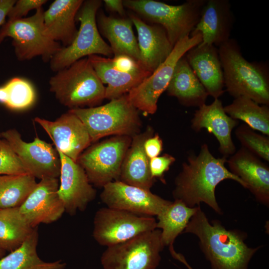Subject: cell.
<instances>
[{
  "label": "cell",
  "instance_id": "cell-35",
  "mask_svg": "<svg viewBox=\"0 0 269 269\" xmlns=\"http://www.w3.org/2000/svg\"><path fill=\"white\" fill-rule=\"evenodd\" d=\"M26 173V170L9 143L0 138V175Z\"/></svg>",
  "mask_w": 269,
  "mask_h": 269
},
{
  "label": "cell",
  "instance_id": "cell-6",
  "mask_svg": "<svg viewBox=\"0 0 269 269\" xmlns=\"http://www.w3.org/2000/svg\"><path fill=\"white\" fill-rule=\"evenodd\" d=\"M69 111L83 123L92 142L111 135L133 137L140 126L138 110L130 102L127 94L102 106Z\"/></svg>",
  "mask_w": 269,
  "mask_h": 269
},
{
  "label": "cell",
  "instance_id": "cell-14",
  "mask_svg": "<svg viewBox=\"0 0 269 269\" xmlns=\"http://www.w3.org/2000/svg\"><path fill=\"white\" fill-rule=\"evenodd\" d=\"M103 188L101 200L108 207L139 215L157 216L171 203L150 190L120 180L110 182Z\"/></svg>",
  "mask_w": 269,
  "mask_h": 269
},
{
  "label": "cell",
  "instance_id": "cell-41",
  "mask_svg": "<svg viewBox=\"0 0 269 269\" xmlns=\"http://www.w3.org/2000/svg\"><path fill=\"white\" fill-rule=\"evenodd\" d=\"M171 256L176 260L183 263L188 269H193L188 264L184 257L180 253L175 252L173 247L169 248Z\"/></svg>",
  "mask_w": 269,
  "mask_h": 269
},
{
  "label": "cell",
  "instance_id": "cell-1",
  "mask_svg": "<svg viewBox=\"0 0 269 269\" xmlns=\"http://www.w3.org/2000/svg\"><path fill=\"white\" fill-rule=\"evenodd\" d=\"M226 157H214L207 144L201 146L197 155L188 156L175 179L173 196L189 207L205 203L219 214L222 211L215 196L217 185L225 179L233 180L246 188L245 183L225 166Z\"/></svg>",
  "mask_w": 269,
  "mask_h": 269
},
{
  "label": "cell",
  "instance_id": "cell-12",
  "mask_svg": "<svg viewBox=\"0 0 269 269\" xmlns=\"http://www.w3.org/2000/svg\"><path fill=\"white\" fill-rule=\"evenodd\" d=\"M156 222L152 216L104 207L95 213L93 236L100 245L108 247L156 229Z\"/></svg>",
  "mask_w": 269,
  "mask_h": 269
},
{
  "label": "cell",
  "instance_id": "cell-43",
  "mask_svg": "<svg viewBox=\"0 0 269 269\" xmlns=\"http://www.w3.org/2000/svg\"><path fill=\"white\" fill-rule=\"evenodd\" d=\"M0 137H1V134H0Z\"/></svg>",
  "mask_w": 269,
  "mask_h": 269
},
{
  "label": "cell",
  "instance_id": "cell-26",
  "mask_svg": "<svg viewBox=\"0 0 269 269\" xmlns=\"http://www.w3.org/2000/svg\"><path fill=\"white\" fill-rule=\"evenodd\" d=\"M96 20L98 28L111 44L114 56L127 55L140 63L138 43L130 18L115 17L100 13Z\"/></svg>",
  "mask_w": 269,
  "mask_h": 269
},
{
  "label": "cell",
  "instance_id": "cell-27",
  "mask_svg": "<svg viewBox=\"0 0 269 269\" xmlns=\"http://www.w3.org/2000/svg\"><path fill=\"white\" fill-rule=\"evenodd\" d=\"M166 91L168 95L176 97L186 107L199 108L205 104L209 96L185 55L176 63Z\"/></svg>",
  "mask_w": 269,
  "mask_h": 269
},
{
  "label": "cell",
  "instance_id": "cell-7",
  "mask_svg": "<svg viewBox=\"0 0 269 269\" xmlns=\"http://www.w3.org/2000/svg\"><path fill=\"white\" fill-rule=\"evenodd\" d=\"M101 3L99 0L83 1L76 17L80 23L77 34L69 45L62 47L52 57L49 61L52 71L57 72L86 56L101 54L112 58L114 55L97 24V13Z\"/></svg>",
  "mask_w": 269,
  "mask_h": 269
},
{
  "label": "cell",
  "instance_id": "cell-30",
  "mask_svg": "<svg viewBox=\"0 0 269 269\" xmlns=\"http://www.w3.org/2000/svg\"><path fill=\"white\" fill-rule=\"evenodd\" d=\"M226 114L234 120H240L254 130L269 135V106L255 102L246 96H240L224 107Z\"/></svg>",
  "mask_w": 269,
  "mask_h": 269
},
{
  "label": "cell",
  "instance_id": "cell-36",
  "mask_svg": "<svg viewBox=\"0 0 269 269\" xmlns=\"http://www.w3.org/2000/svg\"><path fill=\"white\" fill-rule=\"evenodd\" d=\"M46 1L45 0H16L7 13V20L22 18L30 10L42 7Z\"/></svg>",
  "mask_w": 269,
  "mask_h": 269
},
{
  "label": "cell",
  "instance_id": "cell-18",
  "mask_svg": "<svg viewBox=\"0 0 269 269\" xmlns=\"http://www.w3.org/2000/svg\"><path fill=\"white\" fill-rule=\"evenodd\" d=\"M234 17L228 0H207L191 36L199 33L198 45L219 46L230 39Z\"/></svg>",
  "mask_w": 269,
  "mask_h": 269
},
{
  "label": "cell",
  "instance_id": "cell-4",
  "mask_svg": "<svg viewBox=\"0 0 269 269\" xmlns=\"http://www.w3.org/2000/svg\"><path fill=\"white\" fill-rule=\"evenodd\" d=\"M49 84L56 99L70 109L93 107L105 99L106 87L88 57L57 72Z\"/></svg>",
  "mask_w": 269,
  "mask_h": 269
},
{
  "label": "cell",
  "instance_id": "cell-3",
  "mask_svg": "<svg viewBox=\"0 0 269 269\" xmlns=\"http://www.w3.org/2000/svg\"><path fill=\"white\" fill-rule=\"evenodd\" d=\"M224 85L236 98L246 96L261 105H269V77L266 66L250 62L242 55L237 41L230 38L219 46Z\"/></svg>",
  "mask_w": 269,
  "mask_h": 269
},
{
  "label": "cell",
  "instance_id": "cell-34",
  "mask_svg": "<svg viewBox=\"0 0 269 269\" xmlns=\"http://www.w3.org/2000/svg\"><path fill=\"white\" fill-rule=\"evenodd\" d=\"M237 139L242 147L259 158L269 161V138L256 133L245 124L239 126L235 131Z\"/></svg>",
  "mask_w": 269,
  "mask_h": 269
},
{
  "label": "cell",
  "instance_id": "cell-29",
  "mask_svg": "<svg viewBox=\"0 0 269 269\" xmlns=\"http://www.w3.org/2000/svg\"><path fill=\"white\" fill-rule=\"evenodd\" d=\"M198 206L189 207L179 200H175L157 216L156 228L160 229L164 247L173 245L176 237L182 233Z\"/></svg>",
  "mask_w": 269,
  "mask_h": 269
},
{
  "label": "cell",
  "instance_id": "cell-16",
  "mask_svg": "<svg viewBox=\"0 0 269 269\" xmlns=\"http://www.w3.org/2000/svg\"><path fill=\"white\" fill-rule=\"evenodd\" d=\"M49 135L55 147L74 161L92 143L83 123L68 111L54 121L39 117L34 119Z\"/></svg>",
  "mask_w": 269,
  "mask_h": 269
},
{
  "label": "cell",
  "instance_id": "cell-15",
  "mask_svg": "<svg viewBox=\"0 0 269 269\" xmlns=\"http://www.w3.org/2000/svg\"><path fill=\"white\" fill-rule=\"evenodd\" d=\"M56 149L61 162L58 193L63 203L65 212L74 215L77 211L86 209L95 198L96 191L83 167Z\"/></svg>",
  "mask_w": 269,
  "mask_h": 269
},
{
  "label": "cell",
  "instance_id": "cell-39",
  "mask_svg": "<svg viewBox=\"0 0 269 269\" xmlns=\"http://www.w3.org/2000/svg\"><path fill=\"white\" fill-rule=\"evenodd\" d=\"M104 2L106 7L109 10L115 12L121 16L125 14L123 0H105Z\"/></svg>",
  "mask_w": 269,
  "mask_h": 269
},
{
  "label": "cell",
  "instance_id": "cell-22",
  "mask_svg": "<svg viewBox=\"0 0 269 269\" xmlns=\"http://www.w3.org/2000/svg\"><path fill=\"white\" fill-rule=\"evenodd\" d=\"M185 56L208 95L218 99L224 93V80L218 49L213 45H198Z\"/></svg>",
  "mask_w": 269,
  "mask_h": 269
},
{
  "label": "cell",
  "instance_id": "cell-32",
  "mask_svg": "<svg viewBox=\"0 0 269 269\" xmlns=\"http://www.w3.org/2000/svg\"><path fill=\"white\" fill-rule=\"evenodd\" d=\"M37 183L29 174L0 175V209L20 207Z\"/></svg>",
  "mask_w": 269,
  "mask_h": 269
},
{
  "label": "cell",
  "instance_id": "cell-37",
  "mask_svg": "<svg viewBox=\"0 0 269 269\" xmlns=\"http://www.w3.org/2000/svg\"><path fill=\"white\" fill-rule=\"evenodd\" d=\"M175 158L168 154L158 156L149 159V169L152 177L162 178L165 172L175 161Z\"/></svg>",
  "mask_w": 269,
  "mask_h": 269
},
{
  "label": "cell",
  "instance_id": "cell-33",
  "mask_svg": "<svg viewBox=\"0 0 269 269\" xmlns=\"http://www.w3.org/2000/svg\"><path fill=\"white\" fill-rule=\"evenodd\" d=\"M36 98L35 91L30 82L15 77L0 87V103L13 110H23L31 107Z\"/></svg>",
  "mask_w": 269,
  "mask_h": 269
},
{
  "label": "cell",
  "instance_id": "cell-21",
  "mask_svg": "<svg viewBox=\"0 0 269 269\" xmlns=\"http://www.w3.org/2000/svg\"><path fill=\"white\" fill-rule=\"evenodd\" d=\"M129 18L137 32L140 63L152 73L166 59L173 47L160 25L148 24L133 13H130Z\"/></svg>",
  "mask_w": 269,
  "mask_h": 269
},
{
  "label": "cell",
  "instance_id": "cell-13",
  "mask_svg": "<svg viewBox=\"0 0 269 269\" xmlns=\"http://www.w3.org/2000/svg\"><path fill=\"white\" fill-rule=\"evenodd\" d=\"M0 134L16 154L28 174L40 180L59 177L60 156L52 144L38 137L27 142L15 129L8 130Z\"/></svg>",
  "mask_w": 269,
  "mask_h": 269
},
{
  "label": "cell",
  "instance_id": "cell-38",
  "mask_svg": "<svg viewBox=\"0 0 269 269\" xmlns=\"http://www.w3.org/2000/svg\"><path fill=\"white\" fill-rule=\"evenodd\" d=\"M162 148V141L157 134L148 137L144 143V149L149 159L158 156Z\"/></svg>",
  "mask_w": 269,
  "mask_h": 269
},
{
  "label": "cell",
  "instance_id": "cell-42",
  "mask_svg": "<svg viewBox=\"0 0 269 269\" xmlns=\"http://www.w3.org/2000/svg\"><path fill=\"white\" fill-rule=\"evenodd\" d=\"M5 254V251L0 249V259L3 257Z\"/></svg>",
  "mask_w": 269,
  "mask_h": 269
},
{
  "label": "cell",
  "instance_id": "cell-28",
  "mask_svg": "<svg viewBox=\"0 0 269 269\" xmlns=\"http://www.w3.org/2000/svg\"><path fill=\"white\" fill-rule=\"evenodd\" d=\"M38 236L36 227L20 246L0 259V269H64L66 264L61 260L46 262L39 257Z\"/></svg>",
  "mask_w": 269,
  "mask_h": 269
},
{
  "label": "cell",
  "instance_id": "cell-9",
  "mask_svg": "<svg viewBox=\"0 0 269 269\" xmlns=\"http://www.w3.org/2000/svg\"><path fill=\"white\" fill-rule=\"evenodd\" d=\"M164 247L161 231L155 229L108 247L101 263L104 269H156Z\"/></svg>",
  "mask_w": 269,
  "mask_h": 269
},
{
  "label": "cell",
  "instance_id": "cell-8",
  "mask_svg": "<svg viewBox=\"0 0 269 269\" xmlns=\"http://www.w3.org/2000/svg\"><path fill=\"white\" fill-rule=\"evenodd\" d=\"M44 11L42 7L31 16L7 20L0 30V43L5 37L11 38L15 55L20 61L40 56L48 62L63 47L46 35Z\"/></svg>",
  "mask_w": 269,
  "mask_h": 269
},
{
  "label": "cell",
  "instance_id": "cell-2",
  "mask_svg": "<svg viewBox=\"0 0 269 269\" xmlns=\"http://www.w3.org/2000/svg\"><path fill=\"white\" fill-rule=\"evenodd\" d=\"M183 233L198 238L211 269H248L250 261L260 248L248 247L243 233L227 230L219 221L209 222L200 205Z\"/></svg>",
  "mask_w": 269,
  "mask_h": 269
},
{
  "label": "cell",
  "instance_id": "cell-23",
  "mask_svg": "<svg viewBox=\"0 0 269 269\" xmlns=\"http://www.w3.org/2000/svg\"><path fill=\"white\" fill-rule=\"evenodd\" d=\"M82 0H55L44 11V32L52 40L62 43L63 47L69 45L75 38L78 29L76 15Z\"/></svg>",
  "mask_w": 269,
  "mask_h": 269
},
{
  "label": "cell",
  "instance_id": "cell-24",
  "mask_svg": "<svg viewBox=\"0 0 269 269\" xmlns=\"http://www.w3.org/2000/svg\"><path fill=\"white\" fill-rule=\"evenodd\" d=\"M97 76L103 84H107L105 98L113 100L128 94L151 74L144 68L128 72L115 67L111 58L98 55L88 56Z\"/></svg>",
  "mask_w": 269,
  "mask_h": 269
},
{
  "label": "cell",
  "instance_id": "cell-25",
  "mask_svg": "<svg viewBox=\"0 0 269 269\" xmlns=\"http://www.w3.org/2000/svg\"><path fill=\"white\" fill-rule=\"evenodd\" d=\"M153 133L152 129L148 127L143 133L132 137L122 164L119 180L150 190L154 179L150 173L149 159L145 152L144 143Z\"/></svg>",
  "mask_w": 269,
  "mask_h": 269
},
{
  "label": "cell",
  "instance_id": "cell-31",
  "mask_svg": "<svg viewBox=\"0 0 269 269\" xmlns=\"http://www.w3.org/2000/svg\"><path fill=\"white\" fill-rule=\"evenodd\" d=\"M33 229L21 215L19 207L0 209V249L14 251Z\"/></svg>",
  "mask_w": 269,
  "mask_h": 269
},
{
  "label": "cell",
  "instance_id": "cell-20",
  "mask_svg": "<svg viewBox=\"0 0 269 269\" xmlns=\"http://www.w3.org/2000/svg\"><path fill=\"white\" fill-rule=\"evenodd\" d=\"M238 124V120L232 119L225 112L221 101L215 99L212 104H205L195 111L191 120V128L196 132L206 129L213 134L219 143V151L227 158L236 152L231 133Z\"/></svg>",
  "mask_w": 269,
  "mask_h": 269
},
{
  "label": "cell",
  "instance_id": "cell-5",
  "mask_svg": "<svg viewBox=\"0 0 269 269\" xmlns=\"http://www.w3.org/2000/svg\"><path fill=\"white\" fill-rule=\"evenodd\" d=\"M206 0H188L177 5L153 0H125L123 3L138 17L162 26L174 47L178 41L190 36Z\"/></svg>",
  "mask_w": 269,
  "mask_h": 269
},
{
  "label": "cell",
  "instance_id": "cell-40",
  "mask_svg": "<svg viewBox=\"0 0 269 269\" xmlns=\"http://www.w3.org/2000/svg\"><path fill=\"white\" fill-rule=\"evenodd\" d=\"M15 1V0H0V26L3 23L8 12Z\"/></svg>",
  "mask_w": 269,
  "mask_h": 269
},
{
  "label": "cell",
  "instance_id": "cell-11",
  "mask_svg": "<svg viewBox=\"0 0 269 269\" xmlns=\"http://www.w3.org/2000/svg\"><path fill=\"white\" fill-rule=\"evenodd\" d=\"M132 139L127 135L115 136L89 146L77 162L85 170L91 183L103 187L119 180L122 164Z\"/></svg>",
  "mask_w": 269,
  "mask_h": 269
},
{
  "label": "cell",
  "instance_id": "cell-19",
  "mask_svg": "<svg viewBox=\"0 0 269 269\" xmlns=\"http://www.w3.org/2000/svg\"><path fill=\"white\" fill-rule=\"evenodd\" d=\"M229 171L240 178L256 199L269 205V167L260 158L241 147L227 160Z\"/></svg>",
  "mask_w": 269,
  "mask_h": 269
},
{
  "label": "cell",
  "instance_id": "cell-17",
  "mask_svg": "<svg viewBox=\"0 0 269 269\" xmlns=\"http://www.w3.org/2000/svg\"><path fill=\"white\" fill-rule=\"evenodd\" d=\"M59 186L56 178L40 180L19 207L21 215L32 228L51 223L62 216L65 208L58 193Z\"/></svg>",
  "mask_w": 269,
  "mask_h": 269
},
{
  "label": "cell",
  "instance_id": "cell-10",
  "mask_svg": "<svg viewBox=\"0 0 269 269\" xmlns=\"http://www.w3.org/2000/svg\"><path fill=\"white\" fill-rule=\"evenodd\" d=\"M201 41L202 36L199 33L187 36L178 41L166 59L150 76L127 94L131 104L145 114H154L158 99L166 91L178 61Z\"/></svg>",
  "mask_w": 269,
  "mask_h": 269
}]
</instances>
